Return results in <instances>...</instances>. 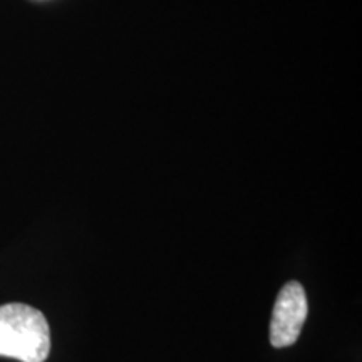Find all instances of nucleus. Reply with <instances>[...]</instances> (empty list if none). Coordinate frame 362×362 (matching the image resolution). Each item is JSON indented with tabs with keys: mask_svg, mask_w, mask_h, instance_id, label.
Listing matches in <instances>:
<instances>
[{
	"mask_svg": "<svg viewBox=\"0 0 362 362\" xmlns=\"http://www.w3.org/2000/svg\"><path fill=\"white\" fill-rule=\"evenodd\" d=\"M51 352V329L44 314L25 304L0 307V357L44 362Z\"/></svg>",
	"mask_w": 362,
	"mask_h": 362,
	"instance_id": "obj_1",
	"label": "nucleus"
},
{
	"mask_svg": "<svg viewBox=\"0 0 362 362\" xmlns=\"http://www.w3.org/2000/svg\"><path fill=\"white\" fill-rule=\"evenodd\" d=\"M309 304L304 287L291 280L279 292L270 320V344L277 349L297 342L307 319Z\"/></svg>",
	"mask_w": 362,
	"mask_h": 362,
	"instance_id": "obj_2",
	"label": "nucleus"
}]
</instances>
